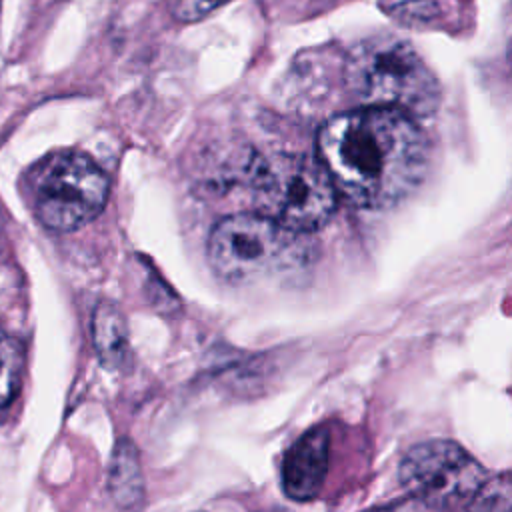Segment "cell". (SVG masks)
<instances>
[{
    "instance_id": "cell-13",
    "label": "cell",
    "mask_w": 512,
    "mask_h": 512,
    "mask_svg": "<svg viewBox=\"0 0 512 512\" xmlns=\"http://www.w3.org/2000/svg\"><path fill=\"white\" fill-rule=\"evenodd\" d=\"M366 512H444V510H440L438 506H434L418 496L408 494L402 500H396V502H390L386 506H378V508H372Z\"/></svg>"
},
{
    "instance_id": "cell-6",
    "label": "cell",
    "mask_w": 512,
    "mask_h": 512,
    "mask_svg": "<svg viewBox=\"0 0 512 512\" xmlns=\"http://www.w3.org/2000/svg\"><path fill=\"white\" fill-rule=\"evenodd\" d=\"M400 484L440 510L466 504L488 478L484 466L460 444L434 438L412 446L398 468Z\"/></svg>"
},
{
    "instance_id": "cell-8",
    "label": "cell",
    "mask_w": 512,
    "mask_h": 512,
    "mask_svg": "<svg viewBox=\"0 0 512 512\" xmlns=\"http://www.w3.org/2000/svg\"><path fill=\"white\" fill-rule=\"evenodd\" d=\"M90 330L92 344L100 362L112 370H128L132 364L128 326L114 302H98V306L92 312Z\"/></svg>"
},
{
    "instance_id": "cell-5",
    "label": "cell",
    "mask_w": 512,
    "mask_h": 512,
    "mask_svg": "<svg viewBox=\"0 0 512 512\" xmlns=\"http://www.w3.org/2000/svg\"><path fill=\"white\" fill-rule=\"evenodd\" d=\"M28 192L38 222L52 232H74L106 206L110 182L82 152L46 156L28 176Z\"/></svg>"
},
{
    "instance_id": "cell-3",
    "label": "cell",
    "mask_w": 512,
    "mask_h": 512,
    "mask_svg": "<svg viewBox=\"0 0 512 512\" xmlns=\"http://www.w3.org/2000/svg\"><path fill=\"white\" fill-rule=\"evenodd\" d=\"M250 186L254 212L298 234L320 230L336 208L338 192L314 156L258 154L250 164Z\"/></svg>"
},
{
    "instance_id": "cell-11",
    "label": "cell",
    "mask_w": 512,
    "mask_h": 512,
    "mask_svg": "<svg viewBox=\"0 0 512 512\" xmlns=\"http://www.w3.org/2000/svg\"><path fill=\"white\" fill-rule=\"evenodd\" d=\"M464 512H512V472L486 478L464 504Z\"/></svg>"
},
{
    "instance_id": "cell-4",
    "label": "cell",
    "mask_w": 512,
    "mask_h": 512,
    "mask_svg": "<svg viewBox=\"0 0 512 512\" xmlns=\"http://www.w3.org/2000/svg\"><path fill=\"white\" fill-rule=\"evenodd\" d=\"M306 236L262 214L238 212L214 224L206 256L216 276L230 284H248L304 266L310 260Z\"/></svg>"
},
{
    "instance_id": "cell-10",
    "label": "cell",
    "mask_w": 512,
    "mask_h": 512,
    "mask_svg": "<svg viewBox=\"0 0 512 512\" xmlns=\"http://www.w3.org/2000/svg\"><path fill=\"white\" fill-rule=\"evenodd\" d=\"M24 352L0 324V412H4L16 398L22 384Z\"/></svg>"
},
{
    "instance_id": "cell-2",
    "label": "cell",
    "mask_w": 512,
    "mask_h": 512,
    "mask_svg": "<svg viewBox=\"0 0 512 512\" xmlns=\"http://www.w3.org/2000/svg\"><path fill=\"white\" fill-rule=\"evenodd\" d=\"M344 78L350 94L368 108H390L424 118L440 104V82L410 42L378 34L352 48Z\"/></svg>"
},
{
    "instance_id": "cell-7",
    "label": "cell",
    "mask_w": 512,
    "mask_h": 512,
    "mask_svg": "<svg viewBox=\"0 0 512 512\" xmlns=\"http://www.w3.org/2000/svg\"><path fill=\"white\" fill-rule=\"evenodd\" d=\"M330 434L316 426L304 432L284 454L282 490L290 500L308 502L318 496L328 474Z\"/></svg>"
},
{
    "instance_id": "cell-1",
    "label": "cell",
    "mask_w": 512,
    "mask_h": 512,
    "mask_svg": "<svg viewBox=\"0 0 512 512\" xmlns=\"http://www.w3.org/2000/svg\"><path fill=\"white\" fill-rule=\"evenodd\" d=\"M316 158L336 192L360 208H388L428 172V142L414 118L390 108L332 116L318 132Z\"/></svg>"
},
{
    "instance_id": "cell-9",
    "label": "cell",
    "mask_w": 512,
    "mask_h": 512,
    "mask_svg": "<svg viewBox=\"0 0 512 512\" xmlns=\"http://www.w3.org/2000/svg\"><path fill=\"white\" fill-rule=\"evenodd\" d=\"M108 492L118 508L134 510L144 498V476L136 446L120 438L112 450L108 466Z\"/></svg>"
},
{
    "instance_id": "cell-12",
    "label": "cell",
    "mask_w": 512,
    "mask_h": 512,
    "mask_svg": "<svg viewBox=\"0 0 512 512\" xmlns=\"http://www.w3.org/2000/svg\"><path fill=\"white\" fill-rule=\"evenodd\" d=\"M230 0H172L170 2V12L178 22L190 24L206 18L212 14L216 8L224 6Z\"/></svg>"
}]
</instances>
